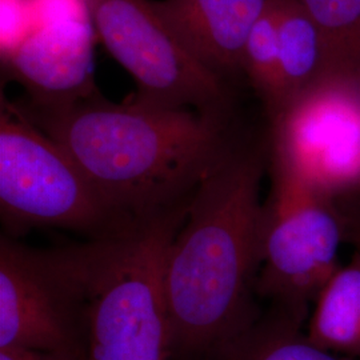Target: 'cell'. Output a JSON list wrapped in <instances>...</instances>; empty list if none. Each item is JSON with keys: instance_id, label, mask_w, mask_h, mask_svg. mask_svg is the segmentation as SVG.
Here are the masks:
<instances>
[{"instance_id": "6da1fadb", "label": "cell", "mask_w": 360, "mask_h": 360, "mask_svg": "<svg viewBox=\"0 0 360 360\" xmlns=\"http://www.w3.org/2000/svg\"><path fill=\"white\" fill-rule=\"evenodd\" d=\"M269 131L245 132L193 193L168 248V360H211L257 323Z\"/></svg>"}, {"instance_id": "7a4b0ae2", "label": "cell", "mask_w": 360, "mask_h": 360, "mask_svg": "<svg viewBox=\"0 0 360 360\" xmlns=\"http://www.w3.org/2000/svg\"><path fill=\"white\" fill-rule=\"evenodd\" d=\"M58 143L104 200L132 221L186 207L245 134L235 115L169 110L98 94L59 110L16 105Z\"/></svg>"}, {"instance_id": "3957f363", "label": "cell", "mask_w": 360, "mask_h": 360, "mask_svg": "<svg viewBox=\"0 0 360 360\" xmlns=\"http://www.w3.org/2000/svg\"><path fill=\"white\" fill-rule=\"evenodd\" d=\"M187 207L87 242L86 360H168L165 263Z\"/></svg>"}, {"instance_id": "277c9868", "label": "cell", "mask_w": 360, "mask_h": 360, "mask_svg": "<svg viewBox=\"0 0 360 360\" xmlns=\"http://www.w3.org/2000/svg\"><path fill=\"white\" fill-rule=\"evenodd\" d=\"M0 208L3 223L13 233L55 227L101 240L129 231L138 223L110 206L72 158L4 99Z\"/></svg>"}, {"instance_id": "5b68a950", "label": "cell", "mask_w": 360, "mask_h": 360, "mask_svg": "<svg viewBox=\"0 0 360 360\" xmlns=\"http://www.w3.org/2000/svg\"><path fill=\"white\" fill-rule=\"evenodd\" d=\"M87 243L41 250L0 239V348L86 360Z\"/></svg>"}, {"instance_id": "8992f818", "label": "cell", "mask_w": 360, "mask_h": 360, "mask_svg": "<svg viewBox=\"0 0 360 360\" xmlns=\"http://www.w3.org/2000/svg\"><path fill=\"white\" fill-rule=\"evenodd\" d=\"M270 175L257 299L306 327L316 296L340 266L345 227L331 200L294 180Z\"/></svg>"}, {"instance_id": "52a82bcc", "label": "cell", "mask_w": 360, "mask_h": 360, "mask_svg": "<svg viewBox=\"0 0 360 360\" xmlns=\"http://www.w3.org/2000/svg\"><path fill=\"white\" fill-rule=\"evenodd\" d=\"M86 1L99 38L138 86L132 99L205 115H235L233 84L183 46L151 0Z\"/></svg>"}, {"instance_id": "ba28073f", "label": "cell", "mask_w": 360, "mask_h": 360, "mask_svg": "<svg viewBox=\"0 0 360 360\" xmlns=\"http://www.w3.org/2000/svg\"><path fill=\"white\" fill-rule=\"evenodd\" d=\"M269 172L333 200L360 184V77H327L269 120Z\"/></svg>"}, {"instance_id": "9c48e42d", "label": "cell", "mask_w": 360, "mask_h": 360, "mask_svg": "<svg viewBox=\"0 0 360 360\" xmlns=\"http://www.w3.org/2000/svg\"><path fill=\"white\" fill-rule=\"evenodd\" d=\"M32 25L6 58L38 110H59L96 95L95 27L86 0H31Z\"/></svg>"}, {"instance_id": "30bf717a", "label": "cell", "mask_w": 360, "mask_h": 360, "mask_svg": "<svg viewBox=\"0 0 360 360\" xmlns=\"http://www.w3.org/2000/svg\"><path fill=\"white\" fill-rule=\"evenodd\" d=\"M155 10L193 56L233 84L245 75V43L270 0H162Z\"/></svg>"}, {"instance_id": "8fae6325", "label": "cell", "mask_w": 360, "mask_h": 360, "mask_svg": "<svg viewBox=\"0 0 360 360\" xmlns=\"http://www.w3.org/2000/svg\"><path fill=\"white\" fill-rule=\"evenodd\" d=\"M279 95L269 120L331 77L322 34L296 0H278Z\"/></svg>"}, {"instance_id": "7c38bea8", "label": "cell", "mask_w": 360, "mask_h": 360, "mask_svg": "<svg viewBox=\"0 0 360 360\" xmlns=\"http://www.w3.org/2000/svg\"><path fill=\"white\" fill-rule=\"evenodd\" d=\"M304 331L316 346L360 360V248L323 285Z\"/></svg>"}, {"instance_id": "4fadbf2b", "label": "cell", "mask_w": 360, "mask_h": 360, "mask_svg": "<svg viewBox=\"0 0 360 360\" xmlns=\"http://www.w3.org/2000/svg\"><path fill=\"white\" fill-rule=\"evenodd\" d=\"M211 360H352L316 346L304 326L267 309L257 323Z\"/></svg>"}, {"instance_id": "5bb4252c", "label": "cell", "mask_w": 360, "mask_h": 360, "mask_svg": "<svg viewBox=\"0 0 360 360\" xmlns=\"http://www.w3.org/2000/svg\"><path fill=\"white\" fill-rule=\"evenodd\" d=\"M322 34L331 77H360V0H296Z\"/></svg>"}, {"instance_id": "9a60e30c", "label": "cell", "mask_w": 360, "mask_h": 360, "mask_svg": "<svg viewBox=\"0 0 360 360\" xmlns=\"http://www.w3.org/2000/svg\"><path fill=\"white\" fill-rule=\"evenodd\" d=\"M245 75L264 104L267 117L274 112L279 95V35L278 0H270L245 43Z\"/></svg>"}, {"instance_id": "2e32d148", "label": "cell", "mask_w": 360, "mask_h": 360, "mask_svg": "<svg viewBox=\"0 0 360 360\" xmlns=\"http://www.w3.org/2000/svg\"><path fill=\"white\" fill-rule=\"evenodd\" d=\"M32 25L31 0H1V51L8 55Z\"/></svg>"}, {"instance_id": "e0dca14e", "label": "cell", "mask_w": 360, "mask_h": 360, "mask_svg": "<svg viewBox=\"0 0 360 360\" xmlns=\"http://www.w3.org/2000/svg\"><path fill=\"white\" fill-rule=\"evenodd\" d=\"M0 360H80L55 352L28 348H0Z\"/></svg>"}, {"instance_id": "ac0fdd59", "label": "cell", "mask_w": 360, "mask_h": 360, "mask_svg": "<svg viewBox=\"0 0 360 360\" xmlns=\"http://www.w3.org/2000/svg\"><path fill=\"white\" fill-rule=\"evenodd\" d=\"M342 219L346 243L352 248H360V210H336Z\"/></svg>"}, {"instance_id": "d6986e66", "label": "cell", "mask_w": 360, "mask_h": 360, "mask_svg": "<svg viewBox=\"0 0 360 360\" xmlns=\"http://www.w3.org/2000/svg\"><path fill=\"white\" fill-rule=\"evenodd\" d=\"M336 208H349V210H360V184L351 191L343 193L331 200Z\"/></svg>"}]
</instances>
